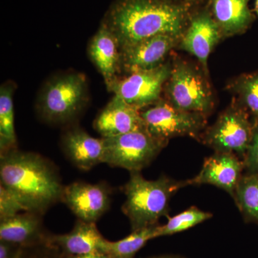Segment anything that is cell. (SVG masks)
Wrapping results in <instances>:
<instances>
[{
    "mask_svg": "<svg viewBox=\"0 0 258 258\" xmlns=\"http://www.w3.org/2000/svg\"><path fill=\"white\" fill-rule=\"evenodd\" d=\"M192 10L191 5L169 0H115L102 25L122 49L157 35L181 38Z\"/></svg>",
    "mask_w": 258,
    "mask_h": 258,
    "instance_id": "obj_1",
    "label": "cell"
},
{
    "mask_svg": "<svg viewBox=\"0 0 258 258\" xmlns=\"http://www.w3.org/2000/svg\"><path fill=\"white\" fill-rule=\"evenodd\" d=\"M0 181L16 195L27 212L44 215L62 201L64 186L58 171L37 153L17 149L1 155Z\"/></svg>",
    "mask_w": 258,
    "mask_h": 258,
    "instance_id": "obj_2",
    "label": "cell"
},
{
    "mask_svg": "<svg viewBox=\"0 0 258 258\" xmlns=\"http://www.w3.org/2000/svg\"><path fill=\"white\" fill-rule=\"evenodd\" d=\"M187 185L188 180L176 181L165 175L147 180L141 171H131L123 186L126 200L122 211L128 217L132 231L159 225L161 217L168 216L171 198Z\"/></svg>",
    "mask_w": 258,
    "mask_h": 258,
    "instance_id": "obj_3",
    "label": "cell"
},
{
    "mask_svg": "<svg viewBox=\"0 0 258 258\" xmlns=\"http://www.w3.org/2000/svg\"><path fill=\"white\" fill-rule=\"evenodd\" d=\"M88 84L84 75L67 73L47 81L37 102L42 119L52 124L71 123L78 118L88 101Z\"/></svg>",
    "mask_w": 258,
    "mask_h": 258,
    "instance_id": "obj_4",
    "label": "cell"
},
{
    "mask_svg": "<svg viewBox=\"0 0 258 258\" xmlns=\"http://www.w3.org/2000/svg\"><path fill=\"white\" fill-rule=\"evenodd\" d=\"M208 77L203 69L192 63L174 61L165 84L166 100L183 111L208 116L215 106V97Z\"/></svg>",
    "mask_w": 258,
    "mask_h": 258,
    "instance_id": "obj_5",
    "label": "cell"
},
{
    "mask_svg": "<svg viewBox=\"0 0 258 258\" xmlns=\"http://www.w3.org/2000/svg\"><path fill=\"white\" fill-rule=\"evenodd\" d=\"M252 128L250 115L234 99L216 121L205 129L200 140L215 152L235 154L244 161L252 139Z\"/></svg>",
    "mask_w": 258,
    "mask_h": 258,
    "instance_id": "obj_6",
    "label": "cell"
},
{
    "mask_svg": "<svg viewBox=\"0 0 258 258\" xmlns=\"http://www.w3.org/2000/svg\"><path fill=\"white\" fill-rule=\"evenodd\" d=\"M140 113L148 133L166 144L179 137L200 140L207 128L206 115L183 111L166 99L144 108Z\"/></svg>",
    "mask_w": 258,
    "mask_h": 258,
    "instance_id": "obj_7",
    "label": "cell"
},
{
    "mask_svg": "<svg viewBox=\"0 0 258 258\" xmlns=\"http://www.w3.org/2000/svg\"><path fill=\"white\" fill-rule=\"evenodd\" d=\"M103 163L129 171H142L152 164L168 144L153 137L146 129L103 138Z\"/></svg>",
    "mask_w": 258,
    "mask_h": 258,
    "instance_id": "obj_8",
    "label": "cell"
},
{
    "mask_svg": "<svg viewBox=\"0 0 258 258\" xmlns=\"http://www.w3.org/2000/svg\"><path fill=\"white\" fill-rule=\"evenodd\" d=\"M172 63L167 62L148 71L128 74L118 78L108 91L127 104L142 111L161 99V93L170 76Z\"/></svg>",
    "mask_w": 258,
    "mask_h": 258,
    "instance_id": "obj_9",
    "label": "cell"
},
{
    "mask_svg": "<svg viewBox=\"0 0 258 258\" xmlns=\"http://www.w3.org/2000/svg\"><path fill=\"white\" fill-rule=\"evenodd\" d=\"M222 39L223 37L218 25L208 6H205L191 12L189 23L178 47L195 56L209 76V57Z\"/></svg>",
    "mask_w": 258,
    "mask_h": 258,
    "instance_id": "obj_10",
    "label": "cell"
},
{
    "mask_svg": "<svg viewBox=\"0 0 258 258\" xmlns=\"http://www.w3.org/2000/svg\"><path fill=\"white\" fill-rule=\"evenodd\" d=\"M111 195L105 183L75 181L64 186L62 201L79 220L96 222L110 208Z\"/></svg>",
    "mask_w": 258,
    "mask_h": 258,
    "instance_id": "obj_11",
    "label": "cell"
},
{
    "mask_svg": "<svg viewBox=\"0 0 258 258\" xmlns=\"http://www.w3.org/2000/svg\"><path fill=\"white\" fill-rule=\"evenodd\" d=\"M180 40L174 35H157L120 49L121 71L132 74L159 67L170 51L178 47Z\"/></svg>",
    "mask_w": 258,
    "mask_h": 258,
    "instance_id": "obj_12",
    "label": "cell"
},
{
    "mask_svg": "<svg viewBox=\"0 0 258 258\" xmlns=\"http://www.w3.org/2000/svg\"><path fill=\"white\" fill-rule=\"evenodd\" d=\"M245 170L244 161L235 154L215 152L205 159L198 175L188 180L189 185L210 184L220 188L234 199Z\"/></svg>",
    "mask_w": 258,
    "mask_h": 258,
    "instance_id": "obj_13",
    "label": "cell"
},
{
    "mask_svg": "<svg viewBox=\"0 0 258 258\" xmlns=\"http://www.w3.org/2000/svg\"><path fill=\"white\" fill-rule=\"evenodd\" d=\"M94 128L103 138L146 129L140 111L115 96L97 116Z\"/></svg>",
    "mask_w": 258,
    "mask_h": 258,
    "instance_id": "obj_14",
    "label": "cell"
},
{
    "mask_svg": "<svg viewBox=\"0 0 258 258\" xmlns=\"http://www.w3.org/2000/svg\"><path fill=\"white\" fill-rule=\"evenodd\" d=\"M42 216L36 212H23L0 220V240L22 247L50 243L51 233L45 230Z\"/></svg>",
    "mask_w": 258,
    "mask_h": 258,
    "instance_id": "obj_15",
    "label": "cell"
},
{
    "mask_svg": "<svg viewBox=\"0 0 258 258\" xmlns=\"http://www.w3.org/2000/svg\"><path fill=\"white\" fill-rule=\"evenodd\" d=\"M61 147L68 159L81 170L88 171L103 163V138H94L83 129L67 131L62 136Z\"/></svg>",
    "mask_w": 258,
    "mask_h": 258,
    "instance_id": "obj_16",
    "label": "cell"
},
{
    "mask_svg": "<svg viewBox=\"0 0 258 258\" xmlns=\"http://www.w3.org/2000/svg\"><path fill=\"white\" fill-rule=\"evenodd\" d=\"M88 54L109 89L121 71V52L116 37L102 24L90 41Z\"/></svg>",
    "mask_w": 258,
    "mask_h": 258,
    "instance_id": "obj_17",
    "label": "cell"
},
{
    "mask_svg": "<svg viewBox=\"0 0 258 258\" xmlns=\"http://www.w3.org/2000/svg\"><path fill=\"white\" fill-rule=\"evenodd\" d=\"M250 0H208V8L224 38L242 35L253 24L255 16L249 8Z\"/></svg>",
    "mask_w": 258,
    "mask_h": 258,
    "instance_id": "obj_18",
    "label": "cell"
},
{
    "mask_svg": "<svg viewBox=\"0 0 258 258\" xmlns=\"http://www.w3.org/2000/svg\"><path fill=\"white\" fill-rule=\"evenodd\" d=\"M105 239L96 222L78 220L74 228L66 234H51L49 242L58 247L64 255H79L103 252Z\"/></svg>",
    "mask_w": 258,
    "mask_h": 258,
    "instance_id": "obj_19",
    "label": "cell"
},
{
    "mask_svg": "<svg viewBox=\"0 0 258 258\" xmlns=\"http://www.w3.org/2000/svg\"><path fill=\"white\" fill-rule=\"evenodd\" d=\"M14 85L5 83L0 88V152L1 155L15 150L17 137L15 128Z\"/></svg>",
    "mask_w": 258,
    "mask_h": 258,
    "instance_id": "obj_20",
    "label": "cell"
},
{
    "mask_svg": "<svg viewBox=\"0 0 258 258\" xmlns=\"http://www.w3.org/2000/svg\"><path fill=\"white\" fill-rule=\"evenodd\" d=\"M158 225L132 231L124 238L117 241L105 240L103 252L111 258H135L149 241L156 238Z\"/></svg>",
    "mask_w": 258,
    "mask_h": 258,
    "instance_id": "obj_21",
    "label": "cell"
},
{
    "mask_svg": "<svg viewBox=\"0 0 258 258\" xmlns=\"http://www.w3.org/2000/svg\"><path fill=\"white\" fill-rule=\"evenodd\" d=\"M233 93L239 106L244 108L252 120L258 118V71L237 76L227 86Z\"/></svg>",
    "mask_w": 258,
    "mask_h": 258,
    "instance_id": "obj_22",
    "label": "cell"
},
{
    "mask_svg": "<svg viewBox=\"0 0 258 258\" xmlns=\"http://www.w3.org/2000/svg\"><path fill=\"white\" fill-rule=\"evenodd\" d=\"M234 200L245 221L258 224V173L242 175Z\"/></svg>",
    "mask_w": 258,
    "mask_h": 258,
    "instance_id": "obj_23",
    "label": "cell"
},
{
    "mask_svg": "<svg viewBox=\"0 0 258 258\" xmlns=\"http://www.w3.org/2000/svg\"><path fill=\"white\" fill-rule=\"evenodd\" d=\"M212 217V214L210 212L203 211L195 206H191L179 215L169 217L165 225H158L156 238L184 232Z\"/></svg>",
    "mask_w": 258,
    "mask_h": 258,
    "instance_id": "obj_24",
    "label": "cell"
},
{
    "mask_svg": "<svg viewBox=\"0 0 258 258\" xmlns=\"http://www.w3.org/2000/svg\"><path fill=\"white\" fill-rule=\"evenodd\" d=\"M27 212L23 204L16 195L0 185V220Z\"/></svg>",
    "mask_w": 258,
    "mask_h": 258,
    "instance_id": "obj_25",
    "label": "cell"
},
{
    "mask_svg": "<svg viewBox=\"0 0 258 258\" xmlns=\"http://www.w3.org/2000/svg\"><path fill=\"white\" fill-rule=\"evenodd\" d=\"M60 249L51 243L21 247L17 258H62Z\"/></svg>",
    "mask_w": 258,
    "mask_h": 258,
    "instance_id": "obj_26",
    "label": "cell"
},
{
    "mask_svg": "<svg viewBox=\"0 0 258 258\" xmlns=\"http://www.w3.org/2000/svg\"><path fill=\"white\" fill-rule=\"evenodd\" d=\"M252 139L244 159L246 172L258 173V118L252 120Z\"/></svg>",
    "mask_w": 258,
    "mask_h": 258,
    "instance_id": "obj_27",
    "label": "cell"
},
{
    "mask_svg": "<svg viewBox=\"0 0 258 258\" xmlns=\"http://www.w3.org/2000/svg\"><path fill=\"white\" fill-rule=\"evenodd\" d=\"M21 247L13 242L0 240V258H17Z\"/></svg>",
    "mask_w": 258,
    "mask_h": 258,
    "instance_id": "obj_28",
    "label": "cell"
},
{
    "mask_svg": "<svg viewBox=\"0 0 258 258\" xmlns=\"http://www.w3.org/2000/svg\"><path fill=\"white\" fill-rule=\"evenodd\" d=\"M62 258H111L108 254L101 252H91V253L79 254V255H64Z\"/></svg>",
    "mask_w": 258,
    "mask_h": 258,
    "instance_id": "obj_29",
    "label": "cell"
},
{
    "mask_svg": "<svg viewBox=\"0 0 258 258\" xmlns=\"http://www.w3.org/2000/svg\"><path fill=\"white\" fill-rule=\"evenodd\" d=\"M169 1L174 2V3H183L193 6L195 5L200 4L203 0H169Z\"/></svg>",
    "mask_w": 258,
    "mask_h": 258,
    "instance_id": "obj_30",
    "label": "cell"
},
{
    "mask_svg": "<svg viewBox=\"0 0 258 258\" xmlns=\"http://www.w3.org/2000/svg\"><path fill=\"white\" fill-rule=\"evenodd\" d=\"M147 258H185L178 254H161V255L152 256Z\"/></svg>",
    "mask_w": 258,
    "mask_h": 258,
    "instance_id": "obj_31",
    "label": "cell"
},
{
    "mask_svg": "<svg viewBox=\"0 0 258 258\" xmlns=\"http://www.w3.org/2000/svg\"><path fill=\"white\" fill-rule=\"evenodd\" d=\"M254 11L258 16V0H255V4H254Z\"/></svg>",
    "mask_w": 258,
    "mask_h": 258,
    "instance_id": "obj_32",
    "label": "cell"
}]
</instances>
